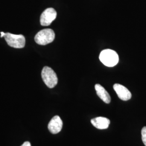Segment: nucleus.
<instances>
[{
  "mask_svg": "<svg viewBox=\"0 0 146 146\" xmlns=\"http://www.w3.org/2000/svg\"><path fill=\"white\" fill-rule=\"evenodd\" d=\"M100 60L105 66L112 67L119 62V55L114 50L111 49H104L102 50L99 56Z\"/></svg>",
  "mask_w": 146,
  "mask_h": 146,
  "instance_id": "f257e3e1",
  "label": "nucleus"
},
{
  "mask_svg": "<svg viewBox=\"0 0 146 146\" xmlns=\"http://www.w3.org/2000/svg\"><path fill=\"white\" fill-rule=\"evenodd\" d=\"M55 33L51 29H45L38 32L35 36V41L40 45H46L54 40Z\"/></svg>",
  "mask_w": 146,
  "mask_h": 146,
  "instance_id": "f03ea898",
  "label": "nucleus"
},
{
  "mask_svg": "<svg viewBox=\"0 0 146 146\" xmlns=\"http://www.w3.org/2000/svg\"><path fill=\"white\" fill-rule=\"evenodd\" d=\"M41 76L44 84L49 88H52L58 84L57 75L52 69L49 67H44L42 69Z\"/></svg>",
  "mask_w": 146,
  "mask_h": 146,
  "instance_id": "7ed1b4c3",
  "label": "nucleus"
},
{
  "mask_svg": "<svg viewBox=\"0 0 146 146\" xmlns=\"http://www.w3.org/2000/svg\"><path fill=\"white\" fill-rule=\"evenodd\" d=\"M4 37L7 44L15 48H22L25 46L26 39L22 35H15L9 33H5Z\"/></svg>",
  "mask_w": 146,
  "mask_h": 146,
  "instance_id": "20e7f679",
  "label": "nucleus"
},
{
  "mask_svg": "<svg viewBox=\"0 0 146 146\" xmlns=\"http://www.w3.org/2000/svg\"><path fill=\"white\" fill-rule=\"evenodd\" d=\"M57 16V13L52 8H47L42 13L40 17V23L43 26H49Z\"/></svg>",
  "mask_w": 146,
  "mask_h": 146,
  "instance_id": "39448f33",
  "label": "nucleus"
},
{
  "mask_svg": "<svg viewBox=\"0 0 146 146\" xmlns=\"http://www.w3.org/2000/svg\"><path fill=\"white\" fill-rule=\"evenodd\" d=\"M62 126V121L59 116L56 115L54 116L52 120L50 121L48 125V128L51 133L56 134L61 131Z\"/></svg>",
  "mask_w": 146,
  "mask_h": 146,
  "instance_id": "423d86ee",
  "label": "nucleus"
},
{
  "mask_svg": "<svg viewBox=\"0 0 146 146\" xmlns=\"http://www.w3.org/2000/svg\"><path fill=\"white\" fill-rule=\"evenodd\" d=\"M113 88L120 99L123 101H128L131 98V94L130 91L125 86L116 84L113 86Z\"/></svg>",
  "mask_w": 146,
  "mask_h": 146,
  "instance_id": "0eeeda50",
  "label": "nucleus"
},
{
  "mask_svg": "<svg viewBox=\"0 0 146 146\" xmlns=\"http://www.w3.org/2000/svg\"><path fill=\"white\" fill-rule=\"evenodd\" d=\"M91 123L98 129H105L108 128L110 124V120L104 117H98L92 119Z\"/></svg>",
  "mask_w": 146,
  "mask_h": 146,
  "instance_id": "6e6552de",
  "label": "nucleus"
},
{
  "mask_svg": "<svg viewBox=\"0 0 146 146\" xmlns=\"http://www.w3.org/2000/svg\"><path fill=\"white\" fill-rule=\"evenodd\" d=\"M97 95L106 104H110L111 101V98L109 93L106 90L99 84H96L95 86Z\"/></svg>",
  "mask_w": 146,
  "mask_h": 146,
  "instance_id": "1a4fd4ad",
  "label": "nucleus"
},
{
  "mask_svg": "<svg viewBox=\"0 0 146 146\" xmlns=\"http://www.w3.org/2000/svg\"><path fill=\"white\" fill-rule=\"evenodd\" d=\"M141 136H142V140L143 143L146 146V127H143L141 131Z\"/></svg>",
  "mask_w": 146,
  "mask_h": 146,
  "instance_id": "9d476101",
  "label": "nucleus"
},
{
  "mask_svg": "<svg viewBox=\"0 0 146 146\" xmlns=\"http://www.w3.org/2000/svg\"><path fill=\"white\" fill-rule=\"evenodd\" d=\"M21 146H31V144L29 142L26 141V142H24L23 144L22 145H21Z\"/></svg>",
  "mask_w": 146,
  "mask_h": 146,
  "instance_id": "9b49d317",
  "label": "nucleus"
},
{
  "mask_svg": "<svg viewBox=\"0 0 146 146\" xmlns=\"http://www.w3.org/2000/svg\"><path fill=\"white\" fill-rule=\"evenodd\" d=\"M5 34V33H3V32H1V37H4Z\"/></svg>",
  "mask_w": 146,
  "mask_h": 146,
  "instance_id": "f8f14e48",
  "label": "nucleus"
}]
</instances>
